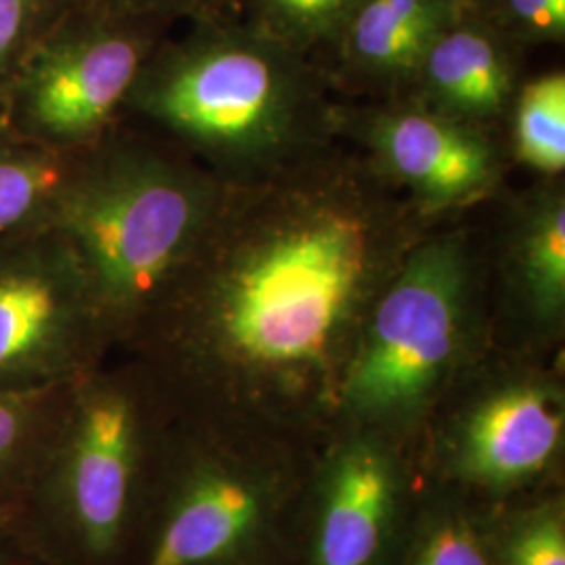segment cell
<instances>
[{
  "label": "cell",
  "mask_w": 565,
  "mask_h": 565,
  "mask_svg": "<svg viewBox=\"0 0 565 565\" xmlns=\"http://www.w3.org/2000/svg\"><path fill=\"white\" fill-rule=\"evenodd\" d=\"M371 162L321 149L226 182L193 258L132 342L174 413L329 406L424 214Z\"/></svg>",
  "instance_id": "6da1fadb"
},
{
  "label": "cell",
  "mask_w": 565,
  "mask_h": 565,
  "mask_svg": "<svg viewBox=\"0 0 565 565\" xmlns=\"http://www.w3.org/2000/svg\"><path fill=\"white\" fill-rule=\"evenodd\" d=\"M124 121L153 132L224 182L260 179L324 149L329 114L312 65L281 42L218 15L163 39Z\"/></svg>",
  "instance_id": "7a4b0ae2"
},
{
  "label": "cell",
  "mask_w": 565,
  "mask_h": 565,
  "mask_svg": "<svg viewBox=\"0 0 565 565\" xmlns=\"http://www.w3.org/2000/svg\"><path fill=\"white\" fill-rule=\"evenodd\" d=\"M226 182L130 121L93 147L55 226L74 243L111 343L132 342L198 252Z\"/></svg>",
  "instance_id": "3957f363"
},
{
  "label": "cell",
  "mask_w": 565,
  "mask_h": 565,
  "mask_svg": "<svg viewBox=\"0 0 565 565\" xmlns=\"http://www.w3.org/2000/svg\"><path fill=\"white\" fill-rule=\"evenodd\" d=\"M170 413L139 363L70 384L18 530L36 565H128Z\"/></svg>",
  "instance_id": "277c9868"
},
{
  "label": "cell",
  "mask_w": 565,
  "mask_h": 565,
  "mask_svg": "<svg viewBox=\"0 0 565 565\" xmlns=\"http://www.w3.org/2000/svg\"><path fill=\"white\" fill-rule=\"evenodd\" d=\"M459 233H425L373 303L338 406L371 424L404 422L429 403L463 352L473 287Z\"/></svg>",
  "instance_id": "5b68a950"
},
{
  "label": "cell",
  "mask_w": 565,
  "mask_h": 565,
  "mask_svg": "<svg viewBox=\"0 0 565 565\" xmlns=\"http://www.w3.org/2000/svg\"><path fill=\"white\" fill-rule=\"evenodd\" d=\"M166 30L74 0L21 63L0 124L63 153L97 147L124 121L128 95Z\"/></svg>",
  "instance_id": "8992f818"
},
{
  "label": "cell",
  "mask_w": 565,
  "mask_h": 565,
  "mask_svg": "<svg viewBox=\"0 0 565 565\" xmlns=\"http://www.w3.org/2000/svg\"><path fill=\"white\" fill-rule=\"evenodd\" d=\"M111 338L81 256L60 226L0 237V392L72 384Z\"/></svg>",
  "instance_id": "52a82bcc"
},
{
  "label": "cell",
  "mask_w": 565,
  "mask_h": 565,
  "mask_svg": "<svg viewBox=\"0 0 565 565\" xmlns=\"http://www.w3.org/2000/svg\"><path fill=\"white\" fill-rule=\"evenodd\" d=\"M268 507L256 473L168 429L128 565H231L263 532Z\"/></svg>",
  "instance_id": "ba28073f"
},
{
  "label": "cell",
  "mask_w": 565,
  "mask_h": 565,
  "mask_svg": "<svg viewBox=\"0 0 565 565\" xmlns=\"http://www.w3.org/2000/svg\"><path fill=\"white\" fill-rule=\"evenodd\" d=\"M366 141L371 163L424 214L476 202L499 181V162L480 130L431 109L375 116Z\"/></svg>",
  "instance_id": "9c48e42d"
},
{
  "label": "cell",
  "mask_w": 565,
  "mask_h": 565,
  "mask_svg": "<svg viewBox=\"0 0 565 565\" xmlns=\"http://www.w3.org/2000/svg\"><path fill=\"white\" fill-rule=\"evenodd\" d=\"M564 396L541 380H515L476 404L459 438V469L467 480L509 488L545 471L562 448Z\"/></svg>",
  "instance_id": "30bf717a"
},
{
  "label": "cell",
  "mask_w": 565,
  "mask_h": 565,
  "mask_svg": "<svg viewBox=\"0 0 565 565\" xmlns=\"http://www.w3.org/2000/svg\"><path fill=\"white\" fill-rule=\"evenodd\" d=\"M398 501V476L373 438L343 446L329 467L317 518L312 565H375Z\"/></svg>",
  "instance_id": "8fae6325"
},
{
  "label": "cell",
  "mask_w": 565,
  "mask_h": 565,
  "mask_svg": "<svg viewBox=\"0 0 565 565\" xmlns=\"http://www.w3.org/2000/svg\"><path fill=\"white\" fill-rule=\"evenodd\" d=\"M511 44L471 7L431 46L415 81L422 82L436 111L448 118L469 126L492 120L515 90Z\"/></svg>",
  "instance_id": "7c38bea8"
},
{
  "label": "cell",
  "mask_w": 565,
  "mask_h": 565,
  "mask_svg": "<svg viewBox=\"0 0 565 565\" xmlns=\"http://www.w3.org/2000/svg\"><path fill=\"white\" fill-rule=\"evenodd\" d=\"M471 7L467 0H363L335 51L354 74L415 81L431 46Z\"/></svg>",
  "instance_id": "4fadbf2b"
},
{
  "label": "cell",
  "mask_w": 565,
  "mask_h": 565,
  "mask_svg": "<svg viewBox=\"0 0 565 565\" xmlns=\"http://www.w3.org/2000/svg\"><path fill=\"white\" fill-rule=\"evenodd\" d=\"M505 260L513 287L530 315L543 324L562 321L565 310V198L562 189H541L518 207Z\"/></svg>",
  "instance_id": "5bb4252c"
},
{
  "label": "cell",
  "mask_w": 565,
  "mask_h": 565,
  "mask_svg": "<svg viewBox=\"0 0 565 565\" xmlns=\"http://www.w3.org/2000/svg\"><path fill=\"white\" fill-rule=\"evenodd\" d=\"M67 387L70 384L0 392V530L15 536L44 452L60 424Z\"/></svg>",
  "instance_id": "9a60e30c"
},
{
  "label": "cell",
  "mask_w": 565,
  "mask_h": 565,
  "mask_svg": "<svg viewBox=\"0 0 565 565\" xmlns=\"http://www.w3.org/2000/svg\"><path fill=\"white\" fill-rule=\"evenodd\" d=\"M88 151H55L0 124V237L55 224Z\"/></svg>",
  "instance_id": "2e32d148"
},
{
  "label": "cell",
  "mask_w": 565,
  "mask_h": 565,
  "mask_svg": "<svg viewBox=\"0 0 565 565\" xmlns=\"http://www.w3.org/2000/svg\"><path fill=\"white\" fill-rule=\"evenodd\" d=\"M361 4L363 0H235L245 11L243 21L300 55L335 49Z\"/></svg>",
  "instance_id": "e0dca14e"
},
{
  "label": "cell",
  "mask_w": 565,
  "mask_h": 565,
  "mask_svg": "<svg viewBox=\"0 0 565 565\" xmlns=\"http://www.w3.org/2000/svg\"><path fill=\"white\" fill-rule=\"evenodd\" d=\"M513 147L525 166L548 177L564 172V72H551L522 88L513 116Z\"/></svg>",
  "instance_id": "ac0fdd59"
},
{
  "label": "cell",
  "mask_w": 565,
  "mask_h": 565,
  "mask_svg": "<svg viewBox=\"0 0 565 565\" xmlns=\"http://www.w3.org/2000/svg\"><path fill=\"white\" fill-rule=\"evenodd\" d=\"M74 0H0V116L21 63Z\"/></svg>",
  "instance_id": "d6986e66"
},
{
  "label": "cell",
  "mask_w": 565,
  "mask_h": 565,
  "mask_svg": "<svg viewBox=\"0 0 565 565\" xmlns=\"http://www.w3.org/2000/svg\"><path fill=\"white\" fill-rule=\"evenodd\" d=\"M476 9L513 44L565 39V0H484Z\"/></svg>",
  "instance_id": "ffe728a7"
},
{
  "label": "cell",
  "mask_w": 565,
  "mask_h": 565,
  "mask_svg": "<svg viewBox=\"0 0 565 565\" xmlns=\"http://www.w3.org/2000/svg\"><path fill=\"white\" fill-rule=\"evenodd\" d=\"M503 565H565L562 507H543L525 515L509 534Z\"/></svg>",
  "instance_id": "44dd1931"
},
{
  "label": "cell",
  "mask_w": 565,
  "mask_h": 565,
  "mask_svg": "<svg viewBox=\"0 0 565 565\" xmlns=\"http://www.w3.org/2000/svg\"><path fill=\"white\" fill-rule=\"evenodd\" d=\"M105 11L170 25L179 20H205L218 15H235V0H88Z\"/></svg>",
  "instance_id": "7402d4cb"
},
{
  "label": "cell",
  "mask_w": 565,
  "mask_h": 565,
  "mask_svg": "<svg viewBox=\"0 0 565 565\" xmlns=\"http://www.w3.org/2000/svg\"><path fill=\"white\" fill-rule=\"evenodd\" d=\"M413 565H494L480 534L463 520L436 525Z\"/></svg>",
  "instance_id": "603a6c76"
},
{
  "label": "cell",
  "mask_w": 565,
  "mask_h": 565,
  "mask_svg": "<svg viewBox=\"0 0 565 565\" xmlns=\"http://www.w3.org/2000/svg\"><path fill=\"white\" fill-rule=\"evenodd\" d=\"M0 565H36V562L15 534L0 530Z\"/></svg>",
  "instance_id": "cb8c5ba5"
},
{
  "label": "cell",
  "mask_w": 565,
  "mask_h": 565,
  "mask_svg": "<svg viewBox=\"0 0 565 565\" xmlns=\"http://www.w3.org/2000/svg\"><path fill=\"white\" fill-rule=\"evenodd\" d=\"M467 2H471V4H473V7H478V4H482V2H484V0H467Z\"/></svg>",
  "instance_id": "d4e9b609"
}]
</instances>
